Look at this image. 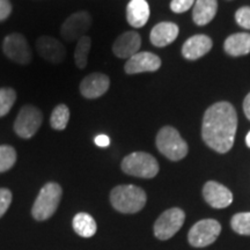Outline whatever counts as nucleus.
Returning a JSON list of instances; mask_svg holds the SVG:
<instances>
[{
    "instance_id": "30",
    "label": "nucleus",
    "mask_w": 250,
    "mask_h": 250,
    "mask_svg": "<svg viewBox=\"0 0 250 250\" xmlns=\"http://www.w3.org/2000/svg\"><path fill=\"white\" fill-rule=\"evenodd\" d=\"M12 12V5L9 0H0V21H4Z\"/></svg>"
},
{
    "instance_id": "4",
    "label": "nucleus",
    "mask_w": 250,
    "mask_h": 250,
    "mask_svg": "<svg viewBox=\"0 0 250 250\" xmlns=\"http://www.w3.org/2000/svg\"><path fill=\"white\" fill-rule=\"evenodd\" d=\"M156 147L171 161H180L188 154V144L173 126H164L156 134Z\"/></svg>"
},
{
    "instance_id": "33",
    "label": "nucleus",
    "mask_w": 250,
    "mask_h": 250,
    "mask_svg": "<svg viewBox=\"0 0 250 250\" xmlns=\"http://www.w3.org/2000/svg\"><path fill=\"white\" fill-rule=\"evenodd\" d=\"M246 143H247V146L250 148V131L248 132V134H247L246 137Z\"/></svg>"
},
{
    "instance_id": "29",
    "label": "nucleus",
    "mask_w": 250,
    "mask_h": 250,
    "mask_svg": "<svg viewBox=\"0 0 250 250\" xmlns=\"http://www.w3.org/2000/svg\"><path fill=\"white\" fill-rule=\"evenodd\" d=\"M12 203V192L5 188H0V218L6 213Z\"/></svg>"
},
{
    "instance_id": "20",
    "label": "nucleus",
    "mask_w": 250,
    "mask_h": 250,
    "mask_svg": "<svg viewBox=\"0 0 250 250\" xmlns=\"http://www.w3.org/2000/svg\"><path fill=\"white\" fill-rule=\"evenodd\" d=\"M225 51L233 57L250 54V34L236 33L227 37L224 44Z\"/></svg>"
},
{
    "instance_id": "31",
    "label": "nucleus",
    "mask_w": 250,
    "mask_h": 250,
    "mask_svg": "<svg viewBox=\"0 0 250 250\" xmlns=\"http://www.w3.org/2000/svg\"><path fill=\"white\" fill-rule=\"evenodd\" d=\"M94 142H95L99 147H108L109 144H110V138L108 136H105V134H99V136H96Z\"/></svg>"
},
{
    "instance_id": "19",
    "label": "nucleus",
    "mask_w": 250,
    "mask_h": 250,
    "mask_svg": "<svg viewBox=\"0 0 250 250\" xmlns=\"http://www.w3.org/2000/svg\"><path fill=\"white\" fill-rule=\"evenodd\" d=\"M217 11V0H196L192 11L193 22L198 26H205L213 20Z\"/></svg>"
},
{
    "instance_id": "28",
    "label": "nucleus",
    "mask_w": 250,
    "mask_h": 250,
    "mask_svg": "<svg viewBox=\"0 0 250 250\" xmlns=\"http://www.w3.org/2000/svg\"><path fill=\"white\" fill-rule=\"evenodd\" d=\"M195 1L196 0H171L170 9L174 13H184L192 7Z\"/></svg>"
},
{
    "instance_id": "23",
    "label": "nucleus",
    "mask_w": 250,
    "mask_h": 250,
    "mask_svg": "<svg viewBox=\"0 0 250 250\" xmlns=\"http://www.w3.org/2000/svg\"><path fill=\"white\" fill-rule=\"evenodd\" d=\"M90 46H92V40L89 36L85 35L78 41L76 52H74V61H76L77 66L81 70L87 66V58H88Z\"/></svg>"
},
{
    "instance_id": "12",
    "label": "nucleus",
    "mask_w": 250,
    "mask_h": 250,
    "mask_svg": "<svg viewBox=\"0 0 250 250\" xmlns=\"http://www.w3.org/2000/svg\"><path fill=\"white\" fill-rule=\"evenodd\" d=\"M203 196L208 205L214 208H225L233 202V193L223 184L208 181L203 188Z\"/></svg>"
},
{
    "instance_id": "24",
    "label": "nucleus",
    "mask_w": 250,
    "mask_h": 250,
    "mask_svg": "<svg viewBox=\"0 0 250 250\" xmlns=\"http://www.w3.org/2000/svg\"><path fill=\"white\" fill-rule=\"evenodd\" d=\"M230 226L237 234L250 235V212L234 214L230 220Z\"/></svg>"
},
{
    "instance_id": "2",
    "label": "nucleus",
    "mask_w": 250,
    "mask_h": 250,
    "mask_svg": "<svg viewBox=\"0 0 250 250\" xmlns=\"http://www.w3.org/2000/svg\"><path fill=\"white\" fill-rule=\"evenodd\" d=\"M147 201V196L142 188L125 184L111 190L110 203L115 210L121 213H137L143 210Z\"/></svg>"
},
{
    "instance_id": "26",
    "label": "nucleus",
    "mask_w": 250,
    "mask_h": 250,
    "mask_svg": "<svg viewBox=\"0 0 250 250\" xmlns=\"http://www.w3.org/2000/svg\"><path fill=\"white\" fill-rule=\"evenodd\" d=\"M17 93L13 88H0V117L7 115L13 107Z\"/></svg>"
},
{
    "instance_id": "32",
    "label": "nucleus",
    "mask_w": 250,
    "mask_h": 250,
    "mask_svg": "<svg viewBox=\"0 0 250 250\" xmlns=\"http://www.w3.org/2000/svg\"><path fill=\"white\" fill-rule=\"evenodd\" d=\"M243 111H245L247 118L250 121V93L246 96L245 101H243Z\"/></svg>"
},
{
    "instance_id": "8",
    "label": "nucleus",
    "mask_w": 250,
    "mask_h": 250,
    "mask_svg": "<svg viewBox=\"0 0 250 250\" xmlns=\"http://www.w3.org/2000/svg\"><path fill=\"white\" fill-rule=\"evenodd\" d=\"M42 122L43 115L39 108L24 105L14 122V131L21 138L29 139L39 131Z\"/></svg>"
},
{
    "instance_id": "25",
    "label": "nucleus",
    "mask_w": 250,
    "mask_h": 250,
    "mask_svg": "<svg viewBox=\"0 0 250 250\" xmlns=\"http://www.w3.org/2000/svg\"><path fill=\"white\" fill-rule=\"evenodd\" d=\"M17 162V152L12 146H0V173L11 169Z\"/></svg>"
},
{
    "instance_id": "5",
    "label": "nucleus",
    "mask_w": 250,
    "mask_h": 250,
    "mask_svg": "<svg viewBox=\"0 0 250 250\" xmlns=\"http://www.w3.org/2000/svg\"><path fill=\"white\" fill-rule=\"evenodd\" d=\"M125 174L140 179H153L159 173V164L154 156L145 152H133L122 161Z\"/></svg>"
},
{
    "instance_id": "18",
    "label": "nucleus",
    "mask_w": 250,
    "mask_h": 250,
    "mask_svg": "<svg viewBox=\"0 0 250 250\" xmlns=\"http://www.w3.org/2000/svg\"><path fill=\"white\" fill-rule=\"evenodd\" d=\"M149 5L146 0H131L126 7V20L134 28H142L149 19Z\"/></svg>"
},
{
    "instance_id": "16",
    "label": "nucleus",
    "mask_w": 250,
    "mask_h": 250,
    "mask_svg": "<svg viewBox=\"0 0 250 250\" xmlns=\"http://www.w3.org/2000/svg\"><path fill=\"white\" fill-rule=\"evenodd\" d=\"M212 40L206 35H195L188 39L182 46V55L188 61H196L212 49Z\"/></svg>"
},
{
    "instance_id": "13",
    "label": "nucleus",
    "mask_w": 250,
    "mask_h": 250,
    "mask_svg": "<svg viewBox=\"0 0 250 250\" xmlns=\"http://www.w3.org/2000/svg\"><path fill=\"white\" fill-rule=\"evenodd\" d=\"M39 55L52 64H59L66 57V49L61 41L51 36H41L36 42Z\"/></svg>"
},
{
    "instance_id": "9",
    "label": "nucleus",
    "mask_w": 250,
    "mask_h": 250,
    "mask_svg": "<svg viewBox=\"0 0 250 250\" xmlns=\"http://www.w3.org/2000/svg\"><path fill=\"white\" fill-rule=\"evenodd\" d=\"M6 57L21 65H27L31 62V50L26 37L19 33L6 36L2 44Z\"/></svg>"
},
{
    "instance_id": "7",
    "label": "nucleus",
    "mask_w": 250,
    "mask_h": 250,
    "mask_svg": "<svg viewBox=\"0 0 250 250\" xmlns=\"http://www.w3.org/2000/svg\"><path fill=\"white\" fill-rule=\"evenodd\" d=\"M186 220V213L179 208L166 210L154 224V235L159 240H168L174 236Z\"/></svg>"
},
{
    "instance_id": "11",
    "label": "nucleus",
    "mask_w": 250,
    "mask_h": 250,
    "mask_svg": "<svg viewBox=\"0 0 250 250\" xmlns=\"http://www.w3.org/2000/svg\"><path fill=\"white\" fill-rule=\"evenodd\" d=\"M161 66V59L152 52H137L125 62L124 70L127 74L144 73V72H155Z\"/></svg>"
},
{
    "instance_id": "27",
    "label": "nucleus",
    "mask_w": 250,
    "mask_h": 250,
    "mask_svg": "<svg viewBox=\"0 0 250 250\" xmlns=\"http://www.w3.org/2000/svg\"><path fill=\"white\" fill-rule=\"evenodd\" d=\"M235 20L239 26L250 30V6H243L235 13Z\"/></svg>"
},
{
    "instance_id": "3",
    "label": "nucleus",
    "mask_w": 250,
    "mask_h": 250,
    "mask_svg": "<svg viewBox=\"0 0 250 250\" xmlns=\"http://www.w3.org/2000/svg\"><path fill=\"white\" fill-rule=\"evenodd\" d=\"M62 195V187L58 183H46L41 189L39 196H37L36 201L34 203L33 208H31L33 217L39 221L51 218L55 214V212L57 211Z\"/></svg>"
},
{
    "instance_id": "14",
    "label": "nucleus",
    "mask_w": 250,
    "mask_h": 250,
    "mask_svg": "<svg viewBox=\"0 0 250 250\" xmlns=\"http://www.w3.org/2000/svg\"><path fill=\"white\" fill-rule=\"evenodd\" d=\"M110 79L103 73H92L83 78L80 83V93L86 99H98L107 93Z\"/></svg>"
},
{
    "instance_id": "10",
    "label": "nucleus",
    "mask_w": 250,
    "mask_h": 250,
    "mask_svg": "<svg viewBox=\"0 0 250 250\" xmlns=\"http://www.w3.org/2000/svg\"><path fill=\"white\" fill-rule=\"evenodd\" d=\"M92 26V17L87 12H78L68 17L61 27V35L67 42L79 41Z\"/></svg>"
},
{
    "instance_id": "6",
    "label": "nucleus",
    "mask_w": 250,
    "mask_h": 250,
    "mask_svg": "<svg viewBox=\"0 0 250 250\" xmlns=\"http://www.w3.org/2000/svg\"><path fill=\"white\" fill-rule=\"evenodd\" d=\"M221 232V225L214 219H203L190 228L189 243L195 248H203L213 243Z\"/></svg>"
},
{
    "instance_id": "22",
    "label": "nucleus",
    "mask_w": 250,
    "mask_h": 250,
    "mask_svg": "<svg viewBox=\"0 0 250 250\" xmlns=\"http://www.w3.org/2000/svg\"><path fill=\"white\" fill-rule=\"evenodd\" d=\"M68 120H70V109L65 104H58L51 112L50 124L52 129L62 131L66 129Z\"/></svg>"
},
{
    "instance_id": "1",
    "label": "nucleus",
    "mask_w": 250,
    "mask_h": 250,
    "mask_svg": "<svg viewBox=\"0 0 250 250\" xmlns=\"http://www.w3.org/2000/svg\"><path fill=\"white\" fill-rule=\"evenodd\" d=\"M237 129V114L229 102H217L205 111L202 138L213 151L227 153L234 145Z\"/></svg>"
},
{
    "instance_id": "17",
    "label": "nucleus",
    "mask_w": 250,
    "mask_h": 250,
    "mask_svg": "<svg viewBox=\"0 0 250 250\" xmlns=\"http://www.w3.org/2000/svg\"><path fill=\"white\" fill-rule=\"evenodd\" d=\"M179 26L174 22H160L155 24L151 30V40L152 44L159 48H164L171 44L179 36Z\"/></svg>"
},
{
    "instance_id": "15",
    "label": "nucleus",
    "mask_w": 250,
    "mask_h": 250,
    "mask_svg": "<svg viewBox=\"0 0 250 250\" xmlns=\"http://www.w3.org/2000/svg\"><path fill=\"white\" fill-rule=\"evenodd\" d=\"M142 46V37L137 31H125L116 39L112 45V52L118 58L132 57L139 52Z\"/></svg>"
},
{
    "instance_id": "21",
    "label": "nucleus",
    "mask_w": 250,
    "mask_h": 250,
    "mask_svg": "<svg viewBox=\"0 0 250 250\" xmlns=\"http://www.w3.org/2000/svg\"><path fill=\"white\" fill-rule=\"evenodd\" d=\"M72 226H73V229L76 230L78 235L81 237H92L95 235L96 229H98L94 218L85 212H80L73 218Z\"/></svg>"
}]
</instances>
